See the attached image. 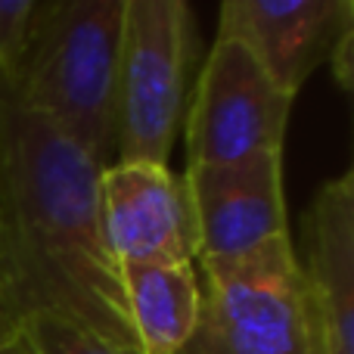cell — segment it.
I'll return each instance as SVG.
<instances>
[{"mask_svg":"<svg viewBox=\"0 0 354 354\" xmlns=\"http://www.w3.org/2000/svg\"><path fill=\"white\" fill-rule=\"evenodd\" d=\"M100 174L53 122L0 91V305L19 324L56 314L137 351L103 233Z\"/></svg>","mask_w":354,"mask_h":354,"instance_id":"6da1fadb","label":"cell"},{"mask_svg":"<svg viewBox=\"0 0 354 354\" xmlns=\"http://www.w3.org/2000/svg\"><path fill=\"white\" fill-rule=\"evenodd\" d=\"M122 22L124 0H37L25 56L0 84L103 168L115 156Z\"/></svg>","mask_w":354,"mask_h":354,"instance_id":"7a4b0ae2","label":"cell"},{"mask_svg":"<svg viewBox=\"0 0 354 354\" xmlns=\"http://www.w3.org/2000/svg\"><path fill=\"white\" fill-rule=\"evenodd\" d=\"M199 35L183 0H124L115 100V156L131 165H168L187 112V81Z\"/></svg>","mask_w":354,"mask_h":354,"instance_id":"3957f363","label":"cell"},{"mask_svg":"<svg viewBox=\"0 0 354 354\" xmlns=\"http://www.w3.org/2000/svg\"><path fill=\"white\" fill-rule=\"evenodd\" d=\"M202 274L199 320L180 354H314L289 236L249 255L202 261Z\"/></svg>","mask_w":354,"mask_h":354,"instance_id":"277c9868","label":"cell"},{"mask_svg":"<svg viewBox=\"0 0 354 354\" xmlns=\"http://www.w3.org/2000/svg\"><path fill=\"white\" fill-rule=\"evenodd\" d=\"M292 100L239 41L214 37L183 124L187 168L283 153Z\"/></svg>","mask_w":354,"mask_h":354,"instance_id":"5b68a950","label":"cell"},{"mask_svg":"<svg viewBox=\"0 0 354 354\" xmlns=\"http://www.w3.org/2000/svg\"><path fill=\"white\" fill-rule=\"evenodd\" d=\"M100 214L118 268L193 264L199 258V227L187 180L168 165H106L100 174Z\"/></svg>","mask_w":354,"mask_h":354,"instance_id":"8992f818","label":"cell"},{"mask_svg":"<svg viewBox=\"0 0 354 354\" xmlns=\"http://www.w3.org/2000/svg\"><path fill=\"white\" fill-rule=\"evenodd\" d=\"M199 227V261L239 258L289 236L283 153L183 171Z\"/></svg>","mask_w":354,"mask_h":354,"instance_id":"52a82bcc","label":"cell"},{"mask_svg":"<svg viewBox=\"0 0 354 354\" xmlns=\"http://www.w3.org/2000/svg\"><path fill=\"white\" fill-rule=\"evenodd\" d=\"M351 31V0H227L218 12V37L243 44L289 97L333 59Z\"/></svg>","mask_w":354,"mask_h":354,"instance_id":"ba28073f","label":"cell"},{"mask_svg":"<svg viewBox=\"0 0 354 354\" xmlns=\"http://www.w3.org/2000/svg\"><path fill=\"white\" fill-rule=\"evenodd\" d=\"M299 261L314 354H354V171L324 183L305 214Z\"/></svg>","mask_w":354,"mask_h":354,"instance_id":"9c48e42d","label":"cell"},{"mask_svg":"<svg viewBox=\"0 0 354 354\" xmlns=\"http://www.w3.org/2000/svg\"><path fill=\"white\" fill-rule=\"evenodd\" d=\"M122 292L140 354H180L199 320L193 264H124Z\"/></svg>","mask_w":354,"mask_h":354,"instance_id":"30bf717a","label":"cell"},{"mask_svg":"<svg viewBox=\"0 0 354 354\" xmlns=\"http://www.w3.org/2000/svg\"><path fill=\"white\" fill-rule=\"evenodd\" d=\"M22 333L37 354H137L56 314H31L22 320Z\"/></svg>","mask_w":354,"mask_h":354,"instance_id":"8fae6325","label":"cell"},{"mask_svg":"<svg viewBox=\"0 0 354 354\" xmlns=\"http://www.w3.org/2000/svg\"><path fill=\"white\" fill-rule=\"evenodd\" d=\"M37 0H0V84L12 78L25 56Z\"/></svg>","mask_w":354,"mask_h":354,"instance_id":"7c38bea8","label":"cell"},{"mask_svg":"<svg viewBox=\"0 0 354 354\" xmlns=\"http://www.w3.org/2000/svg\"><path fill=\"white\" fill-rule=\"evenodd\" d=\"M19 333H22V324H19V320L12 317L3 305H0V345H6L10 339H16Z\"/></svg>","mask_w":354,"mask_h":354,"instance_id":"4fadbf2b","label":"cell"},{"mask_svg":"<svg viewBox=\"0 0 354 354\" xmlns=\"http://www.w3.org/2000/svg\"><path fill=\"white\" fill-rule=\"evenodd\" d=\"M0 354H37V351L31 348V342L25 339V333H19L16 339H10L6 345H0Z\"/></svg>","mask_w":354,"mask_h":354,"instance_id":"5bb4252c","label":"cell"}]
</instances>
